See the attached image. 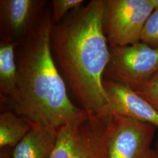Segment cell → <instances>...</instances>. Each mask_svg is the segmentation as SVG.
<instances>
[{
  "label": "cell",
  "mask_w": 158,
  "mask_h": 158,
  "mask_svg": "<svg viewBox=\"0 0 158 158\" xmlns=\"http://www.w3.org/2000/svg\"><path fill=\"white\" fill-rule=\"evenodd\" d=\"M104 0H92L53 25L51 52L65 82L89 113L99 115L108 98L103 77L110 58L103 29Z\"/></svg>",
  "instance_id": "1"
},
{
  "label": "cell",
  "mask_w": 158,
  "mask_h": 158,
  "mask_svg": "<svg viewBox=\"0 0 158 158\" xmlns=\"http://www.w3.org/2000/svg\"><path fill=\"white\" fill-rule=\"evenodd\" d=\"M52 6L34 32L15 49L18 71L15 98L2 107L27 120L57 131L85 115L68 96L65 81L53 57L50 34Z\"/></svg>",
  "instance_id": "2"
},
{
  "label": "cell",
  "mask_w": 158,
  "mask_h": 158,
  "mask_svg": "<svg viewBox=\"0 0 158 158\" xmlns=\"http://www.w3.org/2000/svg\"><path fill=\"white\" fill-rule=\"evenodd\" d=\"M104 117L86 111L57 131L51 158H107Z\"/></svg>",
  "instance_id": "3"
},
{
  "label": "cell",
  "mask_w": 158,
  "mask_h": 158,
  "mask_svg": "<svg viewBox=\"0 0 158 158\" xmlns=\"http://www.w3.org/2000/svg\"><path fill=\"white\" fill-rule=\"evenodd\" d=\"M110 58L104 80L127 85L134 91L158 73V49L139 42L131 45H109Z\"/></svg>",
  "instance_id": "4"
},
{
  "label": "cell",
  "mask_w": 158,
  "mask_h": 158,
  "mask_svg": "<svg viewBox=\"0 0 158 158\" xmlns=\"http://www.w3.org/2000/svg\"><path fill=\"white\" fill-rule=\"evenodd\" d=\"M153 10L150 0H104L103 29L108 45L141 42L144 25Z\"/></svg>",
  "instance_id": "5"
},
{
  "label": "cell",
  "mask_w": 158,
  "mask_h": 158,
  "mask_svg": "<svg viewBox=\"0 0 158 158\" xmlns=\"http://www.w3.org/2000/svg\"><path fill=\"white\" fill-rule=\"evenodd\" d=\"M106 126L107 158H146L156 130L153 125L118 114L103 117Z\"/></svg>",
  "instance_id": "6"
},
{
  "label": "cell",
  "mask_w": 158,
  "mask_h": 158,
  "mask_svg": "<svg viewBox=\"0 0 158 158\" xmlns=\"http://www.w3.org/2000/svg\"><path fill=\"white\" fill-rule=\"evenodd\" d=\"M48 4L45 0H1V40L22 44L39 25Z\"/></svg>",
  "instance_id": "7"
},
{
  "label": "cell",
  "mask_w": 158,
  "mask_h": 158,
  "mask_svg": "<svg viewBox=\"0 0 158 158\" xmlns=\"http://www.w3.org/2000/svg\"><path fill=\"white\" fill-rule=\"evenodd\" d=\"M108 102L98 116L118 114L153 125L158 128V113L141 96L127 85L103 80Z\"/></svg>",
  "instance_id": "8"
},
{
  "label": "cell",
  "mask_w": 158,
  "mask_h": 158,
  "mask_svg": "<svg viewBox=\"0 0 158 158\" xmlns=\"http://www.w3.org/2000/svg\"><path fill=\"white\" fill-rule=\"evenodd\" d=\"M56 137V130L31 124L28 134L12 149V158H51Z\"/></svg>",
  "instance_id": "9"
},
{
  "label": "cell",
  "mask_w": 158,
  "mask_h": 158,
  "mask_svg": "<svg viewBox=\"0 0 158 158\" xmlns=\"http://www.w3.org/2000/svg\"><path fill=\"white\" fill-rule=\"evenodd\" d=\"M17 45L0 42V93L1 107L13 101L17 94L18 71L15 60Z\"/></svg>",
  "instance_id": "10"
},
{
  "label": "cell",
  "mask_w": 158,
  "mask_h": 158,
  "mask_svg": "<svg viewBox=\"0 0 158 158\" xmlns=\"http://www.w3.org/2000/svg\"><path fill=\"white\" fill-rule=\"evenodd\" d=\"M31 128L30 123L10 110L0 114V148L17 146Z\"/></svg>",
  "instance_id": "11"
},
{
  "label": "cell",
  "mask_w": 158,
  "mask_h": 158,
  "mask_svg": "<svg viewBox=\"0 0 158 158\" xmlns=\"http://www.w3.org/2000/svg\"><path fill=\"white\" fill-rule=\"evenodd\" d=\"M83 0H53L52 6V21L53 25L62 22L68 13L79 10L84 3Z\"/></svg>",
  "instance_id": "12"
},
{
  "label": "cell",
  "mask_w": 158,
  "mask_h": 158,
  "mask_svg": "<svg viewBox=\"0 0 158 158\" xmlns=\"http://www.w3.org/2000/svg\"><path fill=\"white\" fill-rule=\"evenodd\" d=\"M141 42L158 49V10H153L142 32Z\"/></svg>",
  "instance_id": "13"
},
{
  "label": "cell",
  "mask_w": 158,
  "mask_h": 158,
  "mask_svg": "<svg viewBox=\"0 0 158 158\" xmlns=\"http://www.w3.org/2000/svg\"><path fill=\"white\" fill-rule=\"evenodd\" d=\"M134 91L149 102L158 113V73Z\"/></svg>",
  "instance_id": "14"
},
{
  "label": "cell",
  "mask_w": 158,
  "mask_h": 158,
  "mask_svg": "<svg viewBox=\"0 0 158 158\" xmlns=\"http://www.w3.org/2000/svg\"><path fill=\"white\" fill-rule=\"evenodd\" d=\"M12 148H3L0 151V158H12Z\"/></svg>",
  "instance_id": "15"
},
{
  "label": "cell",
  "mask_w": 158,
  "mask_h": 158,
  "mask_svg": "<svg viewBox=\"0 0 158 158\" xmlns=\"http://www.w3.org/2000/svg\"><path fill=\"white\" fill-rule=\"evenodd\" d=\"M154 10H158V0H150Z\"/></svg>",
  "instance_id": "16"
},
{
  "label": "cell",
  "mask_w": 158,
  "mask_h": 158,
  "mask_svg": "<svg viewBox=\"0 0 158 158\" xmlns=\"http://www.w3.org/2000/svg\"><path fill=\"white\" fill-rule=\"evenodd\" d=\"M146 158H155V152L154 149L150 151V152L149 153Z\"/></svg>",
  "instance_id": "17"
},
{
  "label": "cell",
  "mask_w": 158,
  "mask_h": 158,
  "mask_svg": "<svg viewBox=\"0 0 158 158\" xmlns=\"http://www.w3.org/2000/svg\"><path fill=\"white\" fill-rule=\"evenodd\" d=\"M155 152V158H158V142L156 143L155 148L154 149Z\"/></svg>",
  "instance_id": "18"
}]
</instances>
